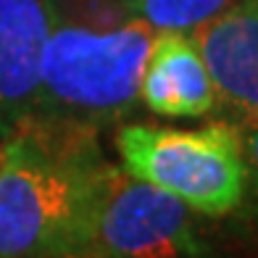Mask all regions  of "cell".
Segmentation results:
<instances>
[{
	"mask_svg": "<svg viewBox=\"0 0 258 258\" xmlns=\"http://www.w3.org/2000/svg\"><path fill=\"white\" fill-rule=\"evenodd\" d=\"M156 29L140 19L87 27L55 19L42 53L40 98L32 113L95 126L132 111Z\"/></svg>",
	"mask_w": 258,
	"mask_h": 258,
	"instance_id": "7a4b0ae2",
	"label": "cell"
},
{
	"mask_svg": "<svg viewBox=\"0 0 258 258\" xmlns=\"http://www.w3.org/2000/svg\"><path fill=\"white\" fill-rule=\"evenodd\" d=\"M116 150L124 171L177 195L203 216H227L245 203L242 132L234 124H129L116 132Z\"/></svg>",
	"mask_w": 258,
	"mask_h": 258,
	"instance_id": "3957f363",
	"label": "cell"
},
{
	"mask_svg": "<svg viewBox=\"0 0 258 258\" xmlns=\"http://www.w3.org/2000/svg\"><path fill=\"white\" fill-rule=\"evenodd\" d=\"M108 166L79 121L29 113L0 135V258H66Z\"/></svg>",
	"mask_w": 258,
	"mask_h": 258,
	"instance_id": "6da1fadb",
	"label": "cell"
},
{
	"mask_svg": "<svg viewBox=\"0 0 258 258\" xmlns=\"http://www.w3.org/2000/svg\"><path fill=\"white\" fill-rule=\"evenodd\" d=\"M190 34L234 126L240 132L253 126L258 121V0H234Z\"/></svg>",
	"mask_w": 258,
	"mask_h": 258,
	"instance_id": "5b68a950",
	"label": "cell"
},
{
	"mask_svg": "<svg viewBox=\"0 0 258 258\" xmlns=\"http://www.w3.org/2000/svg\"><path fill=\"white\" fill-rule=\"evenodd\" d=\"M53 21L48 0H0V135L37 105Z\"/></svg>",
	"mask_w": 258,
	"mask_h": 258,
	"instance_id": "8992f818",
	"label": "cell"
},
{
	"mask_svg": "<svg viewBox=\"0 0 258 258\" xmlns=\"http://www.w3.org/2000/svg\"><path fill=\"white\" fill-rule=\"evenodd\" d=\"M242 156H245V198H250L253 214L258 221V121L245 129Z\"/></svg>",
	"mask_w": 258,
	"mask_h": 258,
	"instance_id": "9c48e42d",
	"label": "cell"
},
{
	"mask_svg": "<svg viewBox=\"0 0 258 258\" xmlns=\"http://www.w3.org/2000/svg\"><path fill=\"white\" fill-rule=\"evenodd\" d=\"M126 14L145 21L156 32H192L206 24L234 0H124Z\"/></svg>",
	"mask_w": 258,
	"mask_h": 258,
	"instance_id": "ba28073f",
	"label": "cell"
},
{
	"mask_svg": "<svg viewBox=\"0 0 258 258\" xmlns=\"http://www.w3.org/2000/svg\"><path fill=\"white\" fill-rule=\"evenodd\" d=\"M140 98L153 113L190 119L216 108V87L190 32H156Z\"/></svg>",
	"mask_w": 258,
	"mask_h": 258,
	"instance_id": "52a82bcc",
	"label": "cell"
},
{
	"mask_svg": "<svg viewBox=\"0 0 258 258\" xmlns=\"http://www.w3.org/2000/svg\"><path fill=\"white\" fill-rule=\"evenodd\" d=\"M192 208L177 195L108 166L66 258H206Z\"/></svg>",
	"mask_w": 258,
	"mask_h": 258,
	"instance_id": "277c9868",
	"label": "cell"
}]
</instances>
